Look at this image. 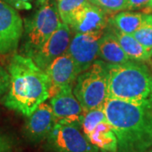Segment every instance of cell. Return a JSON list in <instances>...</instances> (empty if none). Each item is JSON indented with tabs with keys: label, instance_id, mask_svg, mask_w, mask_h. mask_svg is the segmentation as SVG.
<instances>
[{
	"label": "cell",
	"instance_id": "1",
	"mask_svg": "<svg viewBox=\"0 0 152 152\" xmlns=\"http://www.w3.org/2000/svg\"><path fill=\"white\" fill-rule=\"evenodd\" d=\"M104 110L118 138V152H147L152 147V98L107 99Z\"/></svg>",
	"mask_w": 152,
	"mask_h": 152
},
{
	"label": "cell",
	"instance_id": "2",
	"mask_svg": "<svg viewBox=\"0 0 152 152\" xmlns=\"http://www.w3.org/2000/svg\"><path fill=\"white\" fill-rule=\"evenodd\" d=\"M10 86L4 104L29 117L50 96L51 81L47 73L26 55L15 54L8 67Z\"/></svg>",
	"mask_w": 152,
	"mask_h": 152
},
{
	"label": "cell",
	"instance_id": "3",
	"mask_svg": "<svg viewBox=\"0 0 152 152\" xmlns=\"http://www.w3.org/2000/svg\"><path fill=\"white\" fill-rule=\"evenodd\" d=\"M107 67V99L136 102L152 98V73L145 64L128 61Z\"/></svg>",
	"mask_w": 152,
	"mask_h": 152
},
{
	"label": "cell",
	"instance_id": "4",
	"mask_svg": "<svg viewBox=\"0 0 152 152\" xmlns=\"http://www.w3.org/2000/svg\"><path fill=\"white\" fill-rule=\"evenodd\" d=\"M58 5L52 0H41L37 10L25 23L26 56L31 58L59 26Z\"/></svg>",
	"mask_w": 152,
	"mask_h": 152
},
{
	"label": "cell",
	"instance_id": "5",
	"mask_svg": "<svg viewBox=\"0 0 152 152\" xmlns=\"http://www.w3.org/2000/svg\"><path fill=\"white\" fill-rule=\"evenodd\" d=\"M107 64L102 61H95L78 75L73 92L86 112L103 106L107 101Z\"/></svg>",
	"mask_w": 152,
	"mask_h": 152
},
{
	"label": "cell",
	"instance_id": "6",
	"mask_svg": "<svg viewBox=\"0 0 152 152\" xmlns=\"http://www.w3.org/2000/svg\"><path fill=\"white\" fill-rule=\"evenodd\" d=\"M80 127L70 124L56 123L47 138L53 152H98Z\"/></svg>",
	"mask_w": 152,
	"mask_h": 152
},
{
	"label": "cell",
	"instance_id": "7",
	"mask_svg": "<svg viewBox=\"0 0 152 152\" xmlns=\"http://www.w3.org/2000/svg\"><path fill=\"white\" fill-rule=\"evenodd\" d=\"M24 33V25L16 9L0 0V55L15 51Z\"/></svg>",
	"mask_w": 152,
	"mask_h": 152
},
{
	"label": "cell",
	"instance_id": "8",
	"mask_svg": "<svg viewBox=\"0 0 152 152\" xmlns=\"http://www.w3.org/2000/svg\"><path fill=\"white\" fill-rule=\"evenodd\" d=\"M50 106L56 118V123L70 124L81 128L86 111L73 92V86L63 87L53 95Z\"/></svg>",
	"mask_w": 152,
	"mask_h": 152
},
{
	"label": "cell",
	"instance_id": "9",
	"mask_svg": "<svg viewBox=\"0 0 152 152\" xmlns=\"http://www.w3.org/2000/svg\"><path fill=\"white\" fill-rule=\"evenodd\" d=\"M104 31L91 33H75L71 39L68 53L75 63L79 74L86 71L98 57L100 41Z\"/></svg>",
	"mask_w": 152,
	"mask_h": 152
},
{
	"label": "cell",
	"instance_id": "10",
	"mask_svg": "<svg viewBox=\"0 0 152 152\" xmlns=\"http://www.w3.org/2000/svg\"><path fill=\"white\" fill-rule=\"evenodd\" d=\"M70 30L68 25L60 24L43 46L31 57L38 67L45 71L57 58L68 52L71 41Z\"/></svg>",
	"mask_w": 152,
	"mask_h": 152
},
{
	"label": "cell",
	"instance_id": "11",
	"mask_svg": "<svg viewBox=\"0 0 152 152\" xmlns=\"http://www.w3.org/2000/svg\"><path fill=\"white\" fill-rule=\"evenodd\" d=\"M56 124V118L50 104L45 102L27 117L25 126V134L31 142L42 141L47 139Z\"/></svg>",
	"mask_w": 152,
	"mask_h": 152
},
{
	"label": "cell",
	"instance_id": "12",
	"mask_svg": "<svg viewBox=\"0 0 152 152\" xmlns=\"http://www.w3.org/2000/svg\"><path fill=\"white\" fill-rule=\"evenodd\" d=\"M51 81L50 96L54 95L61 88L73 86L80 75L75 61L68 52L57 58L45 70Z\"/></svg>",
	"mask_w": 152,
	"mask_h": 152
},
{
	"label": "cell",
	"instance_id": "13",
	"mask_svg": "<svg viewBox=\"0 0 152 152\" xmlns=\"http://www.w3.org/2000/svg\"><path fill=\"white\" fill-rule=\"evenodd\" d=\"M108 23L107 13L89 2L76 12L69 26L75 33H91L104 31Z\"/></svg>",
	"mask_w": 152,
	"mask_h": 152
},
{
	"label": "cell",
	"instance_id": "14",
	"mask_svg": "<svg viewBox=\"0 0 152 152\" xmlns=\"http://www.w3.org/2000/svg\"><path fill=\"white\" fill-rule=\"evenodd\" d=\"M98 56L105 62L112 64H124L130 60L122 48L111 28H109L108 31H104L103 36L101 38Z\"/></svg>",
	"mask_w": 152,
	"mask_h": 152
},
{
	"label": "cell",
	"instance_id": "15",
	"mask_svg": "<svg viewBox=\"0 0 152 152\" xmlns=\"http://www.w3.org/2000/svg\"><path fill=\"white\" fill-rule=\"evenodd\" d=\"M89 141L106 152H118V138L108 122L98 124L87 136Z\"/></svg>",
	"mask_w": 152,
	"mask_h": 152
},
{
	"label": "cell",
	"instance_id": "16",
	"mask_svg": "<svg viewBox=\"0 0 152 152\" xmlns=\"http://www.w3.org/2000/svg\"><path fill=\"white\" fill-rule=\"evenodd\" d=\"M110 28L129 59L140 62L149 61L151 53L136 40L133 35L120 31L113 26Z\"/></svg>",
	"mask_w": 152,
	"mask_h": 152
},
{
	"label": "cell",
	"instance_id": "17",
	"mask_svg": "<svg viewBox=\"0 0 152 152\" xmlns=\"http://www.w3.org/2000/svg\"><path fill=\"white\" fill-rule=\"evenodd\" d=\"M146 13L123 11L109 19V24L120 31L134 35L145 20Z\"/></svg>",
	"mask_w": 152,
	"mask_h": 152
},
{
	"label": "cell",
	"instance_id": "18",
	"mask_svg": "<svg viewBox=\"0 0 152 152\" xmlns=\"http://www.w3.org/2000/svg\"><path fill=\"white\" fill-rule=\"evenodd\" d=\"M104 122H107L104 110V105L87 111L85 113L82 122L81 129L83 134L87 138V136L95 129L98 124Z\"/></svg>",
	"mask_w": 152,
	"mask_h": 152
},
{
	"label": "cell",
	"instance_id": "19",
	"mask_svg": "<svg viewBox=\"0 0 152 152\" xmlns=\"http://www.w3.org/2000/svg\"><path fill=\"white\" fill-rule=\"evenodd\" d=\"M91 0H58V10L63 23L69 26L74 15Z\"/></svg>",
	"mask_w": 152,
	"mask_h": 152
},
{
	"label": "cell",
	"instance_id": "20",
	"mask_svg": "<svg viewBox=\"0 0 152 152\" xmlns=\"http://www.w3.org/2000/svg\"><path fill=\"white\" fill-rule=\"evenodd\" d=\"M136 40L141 44L151 54L152 52V15L146 14L145 20L133 35Z\"/></svg>",
	"mask_w": 152,
	"mask_h": 152
},
{
	"label": "cell",
	"instance_id": "21",
	"mask_svg": "<svg viewBox=\"0 0 152 152\" xmlns=\"http://www.w3.org/2000/svg\"><path fill=\"white\" fill-rule=\"evenodd\" d=\"M91 2L107 14L124 10L127 7V0H91Z\"/></svg>",
	"mask_w": 152,
	"mask_h": 152
},
{
	"label": "cell",
	"instance_id": "22",
	"mask_svg": "<svg viewBox=\"0 0 152 152\" xmlns=\"http://www.w3.org/2000/svg\"><path fill=\"white\" fill-rule=\"evenodd\" d=\"M9 86H10L9 73L0 65V96H2L7 92Z\"/></svg>",
	"mask_w": 152,
	"mask_h": 152
},
{
	"label": "cell",
	"instance_id": "23",
	"mask_svg": "<svg viewBox=\"0 0 152 152\" xmlns=\"http://www.w3.org/2000/svg\"><path fill=\"white\" fill-rule=\"evenodd\" d=\"M152 0H127V7L128 10H135L145 8L147 6H151Z\"/></svg>",
	"mask_w": 152,
	"mask_h": 152
},
{
	"label": "cell",
	"instance_id": "24",
	"mask_svg": "<svg viewBox=\"0 0 152 152\" xmlns=\"http://www.w3.org/2000/svg\"><path fill=\"white\" fill-rule=\"evenodd\" d=\"M7 4L14 7L16 10H27L31 9V1L32 0H4Z\"/></svg>",
	"mask_w": 152,
	"mask_h": 152
},
{
	"label": "cell",
	"instance_id": "25",
	"mask_svg": "<svg viewBox=\"0 0 152 152\" xmlns=\"http://www.w3.org/2000/svg\"><path fill=\"white\" fill-rule=\"evenodd\" d=\"M12 143L9 138L0 134V152H11Z\"/></svg>",
	"mask_w": 152,
	"mask_h": 152
},
{
	"label": "cell",
	"instance_id": "26",
	"mask_svg": "<svg viewBox=\"0 0 152 152\" xmlns=\"http://www.w3.org/2000/svg\"><path fill=\"white\" fill-rule=\"evenodd\" d=\"M147 152H152V147L151 148V150H150V151H148Z\"/></svg>",
	"mask_w": 152,
	"mask_h": 152
},
{
	"label": "cell",
	"instance_id": "27",
	"mask_svg": "<svg viewBox=\"0 0 152 152\" xmlns=\"http://www.w3.org/2000/svg\"><path fill=\"white\" fill-rule=\"evenodd\" d=\"M151 7H152V1H151Z\"/></svg>",
	"mask_w": 152,
	"mask_h": 152
}]
</instances>
